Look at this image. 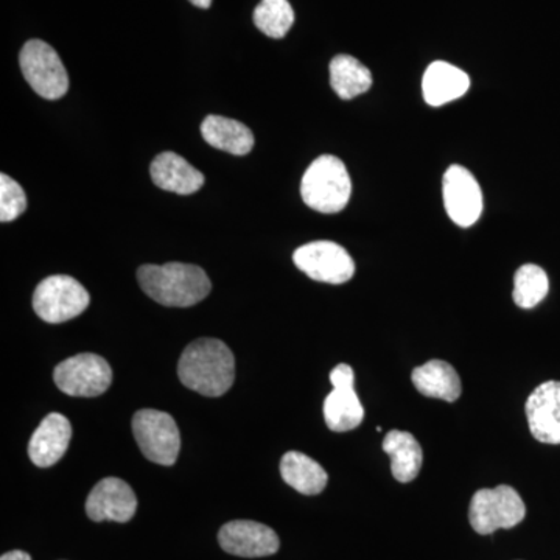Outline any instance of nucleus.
Returning a JSON list of instances; mask_svg holds the SVG:
<instances>
[{"mask_svg": "<svg viewBox=\"0 0 560 560\" xmlns=\"http://www.w3.org/2000/svg\"><path fill=\"white\" fill-rule=\"evenodd\" d=\"M283 481L304 495H318L326 489L327 471L316 460L301 452H289L280 460Z\"/></svg>", "mask_w": 560, "mask_h": 560, "instance_id": "nucleus-21", "label": "nucleus"}, {"mask_svg": "<svg viewBox=\"0 0 560 560\" xmlns=\"http://www.w3.org/2000/svg\"><path fill=\"white\" fill-rule=\"evenodd\" d=\"M330 382L334 390L324 401V419L327 427L335 433L355 430L364 419V408L357 396L355 374L349 364H338L330 372Z\"/></svg>", "mask_w": 560, "mask_h": 560, "instance_id": "nucleus-10", "label": "nucleus"}, {"mask_svg": "<svg viewBox=\"0 0 560 560\" xmlns=\"http://www.w3.org/2000/svg\"><path fill=\"white\" fill-rule=\"evenodd\" d=\"M154 186L178 195H191L205 186L206 178L200 171L173 151H164L154 158L150 167Z\"/></svg>", "mask_w": 560, "mask_h": 560, "instance_id": "nucleus-16", "label": "nucleus"}, {"mask_svg": "<svg viewBox=\"0 0 560 560\" xmlns=\"http://www.w3.org/2000/svg\"><path fill=\"white\" fill-rule=\"evenodd\" d=\"M469 88V75L445 61L433 62L423 73V98L430 106L447 105L463 97Z\"/></svg>", "mask_w": 560, "mask_h": 560, "instance_id": "nucleus-17", "label": "nucleus"}, {"mask_svg": "<svg viewBox=\"0 0 560 560\" xmlns=\"http://www.w3.org/2000/svg\"><path fill=\"white\" fill-rule=\"evenodd\" d=\"M0 560H32L31 555L25 551L14 550L5 552Z\"/></svg>", "mask_w": 560, "mask_h": 560, "instance_id": "nucleus-26", "label": "nucleus"}, {"mask_svg": "<svg viewBox=\"0 0 560 560\" xmlns=\"http://www.w3.org/2000/svg\"><path fill=\"white\" fill-rule=\"evenodd\" d=\"M20 65L32 90L47 101H58L69 91V75L60 55L49 44L32 39L22 47Z\"/></svg>", "mask_w": 560, "mask_h": 560, "instance_id": "nucleus-5", "label": "nucleus"}, {"mask_svg": "<svg viewBox=\"0 0 560 560\" xmlns=\"http://www.w3.org/2000/svg\"><path fill=\"white\" fill-rule=\"evenodd\" d=\"M202 139L213 149L234 156H245L253 150L254 135L246 125L223 116H208L201 124Z\"/></svg>", "mask_w": 560, "mask_h": 560, "instance_id": "nucleus-19", "label": "nucleus"}, {"mask_svg": "<svg viewBox=\"0 0 560 560\" xmlns=\"http://www.w3.org/2000/svg\"><path fill=\"white\" fill-rule=\"evenodd\" d=\"M54 381L70 397H97L108 390L113 371L102 357L80 353L55 368Z\"/></svg>", "mask_w": 560, "mask_h": 560, "instance_id": "nucleus-8", "label": "nucleus"}, {"mask_svg": "<svg viewBox=\"0 0 560 560\" xmlns=\"http://www.w3.org/2000/svg\"><path fill=\"white\" fill-rule=\"evenodd\" d=\"M138 499L120 478H105L94 486L86 500V514L94 522L127 523L135 517Z\"/></svg>", "mask_w": 560, "mask_h": 560, "instance_id": "nucleus-12", "label": "nucleus"}, {"mask_svg": "<svg viewBox=\"0 0 560 560\" xmlns=\"http://www.w3.org/2000/svg\"><path fill=\"white\" fill-rule=\"evenodd\" d=\"M411 381L422 396L431 399L456 401L463 390L458 372L442 360H430L423 366L416 368Z\"/></svg>", "mask_w": 560, "mask_h": 560, "instance_id": "nucleus-18", "label": "nucleus"}, {"mask_svg": "<svg viewBox=\"0 0 560 560\" xmlns=\"http://www.w3.org/2000/svg\"><path fill=\"white\" fill-rule=\"evenodd\" d=\"M383 452L389 455L390 471L399 482H411L422 469V447L408 431L393 430L383 440Z\"/></svg>", "mask_w": 560, "mask_h": 560, "instance_id": "nucleus-20", "label": "nucleus"}, {"mask_svg": "<svg viewBox=\"0 0 560 560\" xmlns=\"http://www.w3.org/2000/svg\"><path fill=\"white\" fill-rule=\"evenodd\" d=\"M525 515V503L511 486L478 490L470 501V525L481 536H489L497 529L514 528Z\"/></svg>", "mask_w": 560, "mask_h": 560, "instance_id": "nucleus-4", "label": "nucleus"}, {"mask_svg": "<svg viewBox=\"0 0 560 560\" xmlns=\"http://www.w3.org/2000/svg\"><path fill=\"white\" fill-rule=\"evenodd\" d=\"M352 183L345 162L338 158L319 156L302 176V200L320 213H338L348 206Z\"/></svg>", "mask_w": 560, "mask_h": 560, "instance_id": "nucleus-3", "label": "nucleus"}, {"mask_svg": "<svg viewBox=\"0 0 560 560\" xmlns=\"http://www.w3.org/2000/svg\"><path fill=\"white\" fill-rule=\"evenodd\" d=\"M191 5L198 7V9L208 10L212 5V0H189Z\"/></svg>", "mask_w": 560, "mask_h": 560, "instance_id": "nucleus-27", "label": "nucleus"}, {"mask_svg": "<svg viewBox=\"0 0 560 560\" xmlns=\"http://www.w3.org/2000/svg\"><path fill=\"white\" fill-rule=\"evenodd\" d=\"M27 209V197L25 191L5 173L0 175V221L10 223V221L20 219Z\"/></svg>", "mask_w": 560, "mask_h": 560, "instance_id": "nucleus-25", "label": "nucleus"}, {"mask_svg": "<svg viewBox=\"0 0 560 560\" xmlns=\"http://www.w3.org/2000/svg\"><path fill=\"white\" fill-rule=\"evenodd\" d=\"M253 18L256 27L272 39H282L294 24V11L289 0H261Z\"/></svg>", "mask_w": 560, "mask_h": 560, "instance_id": "nucleus-24", "label": "nucleus"}, {"mask_svg": "<svg viewBox=\"0 0 560 560\" xmlns=\"http://www.w3.org/2000/svg\"><path fill=\"white\" fill-rule=\"evenodd\" d=\"M548 290H550V280L539 265L526 264L515 272L512 298L518 307L525 311L536 307L545 300Z\"/></svg>", "mask_w": 560, "mask_h": 560, "instance_id": "nucleus-23", "label": "nucleus"}, {"mask_svg": "<svg viewBox=\"0 0 560 560\" xmlns=\"http://www.w3.org/2000/svg\"><path fill=\"white\" fill-rule=\"evenodd\" d=\"M72 427L60 412H50L43 419L28 442V456L38 467H51L68 452Z\"/></svg>", "mask_w": 560, "mask_h": 560, "instance_id": "nucleus-15", "label": "nucleus"}, {"mask_svg": "<svg viewBox=\"0 0 560 560\" xmlns=\"http://www.w3.org/2000/svg\"><path fill=\"white\" fill-rule=\"evenodd\" d=\"M444 205L453 223L470 228L482 213V191L480 184L463 165H452L444 175Z\"/></svg>", "mask_w": 560, "mask_h": 560, "instance_id": "nucleus-11", "label": "nucleus"}, {"mask_svg": "<svg viewBox=\"0 0 560 560\" xmlns=\"http://www.w3.org/2000/svg\"><path fill=\"white\" fill-rule=\"evenodd\" d=\"M224 551L238 558H265L279 551L278 534L270 526L250 521L226 523L219 533Z\"/></svg>", "mask_w": 560, "mask_h": 560, "instance_id": "nucleus-13", "label": "nucleus"}, {"mask_svg": "<svg viewBox=\"0 0 560 560\" xmlns=\"http://www.w3.org/2000/svg\"><path fill=\"white\" fill-rule=\"evenodd\" d=\"M330 84L338 97L352 101L371 90V70L357 58L338 55L330 61Z\"/></svg>", "mask_w": 560, "mask_h": 560, "instance_id": "nucleus-22", "label": "nucleus"}, {"mask_svg": "<svg viewBox=\"0 0 560 560\" xmlns=\"http://www.w3.org/2000/svg\"><path fill=\"white\" fill-rule=\"evenodd\" d=\"M91 296L79 280L57 275L44 279L33 294V308L40 319L61 324L90 307Z\"/></svg>", "mask_w": 560, "mask_h": 560, "instance_id": "nucleus-6", "label": "nucleus"}, {"mask_svg": "<svg viewBox=\"0 0 560 560\" xmlns=\"http://www.w3.org/2000/svg\"><path fill=\"white\" fill-rule=\"evenodd\" d=\"M178 377L186 388L201 396H223L234 385V355L223 341L200 338L184 349L178 363Z\"/></svg>", "mask_w": 560, "mask_h": 560, "instance_id": "nucleus-1", "label": "nucleus"}, {"mask_svg": "<svg viewBox=\"0 0 560 560\" xmlns=\"http://www.w3.org/2000/svg\"><path fill=\"white\" fill-rule=\"evenodd\" d=\"M293 261L308 278L331 285L348 282L355 275L352 257L334 242L307 243L294 250Z\"/></svg>", "mask_w": 560, "mask_h": 560, "instance_id": "nucleus-9", "label": "nucleus"}, {"mask_svg": "<svg viewBox=\"0 0 560 560\" xmlns=\"http://www.w3.org/2000/svg\"><path fill=\"white\" fill-rule=\"evenodd\" d=\"M132 433L140 452L151 463L173 466L180 451V434L175 419L164 411L140 410L132 418Z\"/></svg>", "mask_w": 560, "mask_h": 560, "instance_id": "nucleus-7", "label": "nucleus"}, {"mask_svg": "<svg viewBox=\"0 0 560 560\" xmlns=\"http://www.w3.org/2000/svg\"><path fill=\"white\" fill-rule=\"evenodd\" d=\"M138 280L143 293L165 307H191L206 300L212 290L202 268L179 261L143 265L139 268Z\"/></svg>", "mask_w": 560, "mask_h": 560, "instance_id": "nucleus-2", "label": "nucleus"}, {"mask_svg": "<svg viewBox=\"0 0 560 560\" xmlns=\"http://www.w3.org/2000/svg\"><path fill=\"white\" fill-rule=\"evenodd\" d=\"M530 434L544 444H560V382L541 383L526 400Z\"/></svg>", "mask_w": 560, "mask_h": 560, "instance_id": "nucleus-14", "label": "nucleus"}]
</instances>
